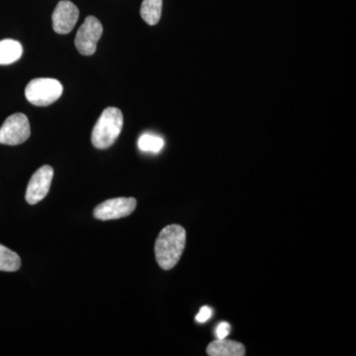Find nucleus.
<instances>
[{
    "label": "nucleus",
    "instance_id": "obj_1",
    "mask_svg": "<svg viewBox=\"0 0 356 356\" xmlns=\"http://www.w3.org/2000/svg\"><path fill=\"white\" fill-rule=\"evenodd\" d=\"M186 245V232L179 225H168L161 229L154 245V254L159 267L170 270L177 266Z\"/></svg>",
    "mask_w": 356,
    "mask_h": 356
},
{
    "label": "nucleus",
    "instance_id": "obj_2",
    "mask_svg": "<svg viewBox=\"0 0 356 356\" xmlns=\"http://www.w3.org/2000/svg\"><path fill=\"white\" fill-rule=\"evenodd\" d=\"M123 113L116 107L103 110L91 133V143L96 149H108L116 142L123 128Z\"/></svg>",
    "mask_w": 356,
    "mask_h": 356
},
{
    "label": "nucleus",
    "instance_id": "obj_3",
    "mask_svg": "<svg viewBox=\"0 0 356 356\" xmlns=\"http://www.w3.org/2000/svg\"><path fill=\"white\" fill-rule=\"evenodd\" d=\"M64 88L57 79H32L25 88L26 99L35 106H49L60 99Z\"/></svg>",
    "mask_w": 356,
    "mask_h": 356
},
{
    "label": "nucleus",
    "instance_id": "obj_4",
    "mask_svg": "<svg viewBox=\"0 0 356 356\" xmlns=\"http://www.w3.org/2000/svg\"><path fill=\"white\" fill-rule=\"evenodd\" d=\"M31 135L28 117L23 113L10 115L0 127V144L17 146L23 144Z\"/></svg>",
    "mask_w": 356,
    "mask_h": 356
},
{
    "label": "nucleus",
    "instance_id": "obj_5",
    "mask_svg": "<svg viewBox=\"0 0 356 356\" xmlns=\"http://www.w3.org/2000/svg\"><path fill=\"white\" fill-rule=\"evenodd\" d=\"M103 26L95 16H88L76 33L74 44L83 56H92L97 48V42L102 38Z\"/></svg>",
    "mask_w": 356,
    "mask_h": 356
},
{
    "label": "nucleus",
    "instance_id": "obj_6",
    "mask_svg": "<svg viewBox=\"0 0 356 356\" xmlns=\"http://www.w3.org/2000/svg\"><path fill=\"white\" fill-rule=\"evenodd\" d=\"M137 207V200L133 197L109 199L95 208L93 215L102 221L120 219L132 214Z\"/></svg>",
    "mask_w": 356,
    "mask_h": 356
},
{
    "label": "nucleus",
    "instance_id": "obj_7",
    "mask_svg": "<svg viewBox=\"0 0 356 356\" xmlns=\"http://www.w3.org/2000/svg\"><path fill=\"white\" fill-rule=\"evenodd\" d=\"M54 177V168L50 165H44L40 168L32 175L27 191H26L25 199L28 203L34 205L43 200L51 188V180Z\"/></svg>",
    "mask_w": 356,
    "mask_h": 356
},
{
    "label": "nucleus",
    "instance_id": "obj_8",
    "mask_svg": "<svg viewBox=\"0 0 356 356\" xmlns=\"http://www.w3.org/2000/svg\"><path fill=\"white\" fill-rule=\"evenodd\" d=\"M79 17V10L76 6L69 0H62L51 15L54 31L58 34H69L76 26Z\"/></svg>",
    "mask_w": 356,
    "mask_h": 356
},
{
    "label": "nucleus",
    "instance_id": "obj_9",
    "mask_svg": "<svg viewBox=\"0 0 356 356\" xmlns=\"http://www.w3.org/2000/svg\"><path fill=\"white\" fill-rule=\"evenodd\" d=\"M207 355L210 356H243L245 355V348L243 343L231 339H217L209 343Z\"/></svg>",
    "mask_w": 356,
    "mask_h": 356
},
{
    "label": "nucleus",
    "instance_id": "obj_10",
    "mask_svg": "<svg viewBox=\"0 0 356 356\" xmlns=\"http://www.w3.org/2000/svg\"><path fill=\"white\" fill-rule=\"evenodd\" d=\"M22 54L23 47L19 42L13 39L0 41V65L13 64L20 60Z\"/></svg>",
    "mask_w": 356,
    "mask_h": 356
},
{
    "label": "nucleus",
    "instance_id": "obj_11",
    "mask_svg": "<svg viewBox=\"0 0 356 356\" xmlns=\"http://www.w3.org/2000/svg\"><path fill=\"white\" fill-rule=\"evenodd\" d=\"M163 0H144L140 6V16L147 24H158L161 16Z\"/></svg>",
    "mask_w": 356,
    "mask_h": 356
},
{
    "label": "nucleus",
    "instance_id": "obj_12",
    "mask_svg": "<svg viewBox=\"0 0 356 356\" xmlns=\"http://www.w3.org/2000/svg\"><path fill=\"white\" fill-rule=\"evenodd\" d=\"M21 266L19 255L9 250L8 248L0 245V271L14 273L17 271Z\"/></svg>",
    "mask_w": 356,
    "mask_h": 356
},
{
    "label": "nucleus",
    "instance_id": "obj_13",
    "mask_svg": "<svg viewBox=\"0 0 356 356\" xmlns=\"http://www.w3.org/2000/svg\"><path fill=\"white\" fill-rule=\"evenodd\" d=\"M138 146L143 152H151V153H159L165 146V142L158 136L152 134H144L140 136L138 140Z\"/></svg>",
    "mask_w": 356,
    "mask_h": 356
},
{
    "label": "nucleus",
    "instance_id": "obj_14",
    "mask_svg": "<svg viewBox=\"0 0 356 356\" xmlns=\"http://www.w3.org/2000/svg\"><path fill=\"white\" fill-rule=\"evenodd\" d=\"M229 332H231V325L229 323L222 322L216 329L217 339H226L229 336Z\"/></svg>",
    "mask_w": 356,
    "mask_h": 356
},
{
    "label": "nucleus",
    "instance_id": "obj_15",
    "mask_svg": "<svg viewBox=\"0 0 356 356\" xmlns=\"http://www.w3.org/2000/svg\"><path fill=\"white\" fill-rule=\"evenodd\" d=\"M211 316H212V309L209 308V307L204 306L199 311L197 316H196V321L198 323H205L209 320Z\"/></svg>",
    "mask_w": 356,
    "mask_h": 356
}]
</instances>
